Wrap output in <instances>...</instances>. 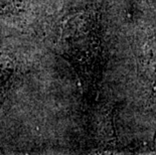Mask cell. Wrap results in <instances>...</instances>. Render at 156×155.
I'll use <instances>...</instances> for the list:
<instances>
[{"mask_svg": "<svg viewBox=\"0 0 156 155\" xmlns=\"http://www.w3.org/2000/svg\"><path fill=\"white\" fill-rule=\"evenodd\" d=\"M144 49V67L148 78L156 83V41H150L145 45Z\"/></svg>", "mask_w": 156, "mask_h": 155, "instance_id": "6da1fadb", "label": "cell"}]
</instances>
